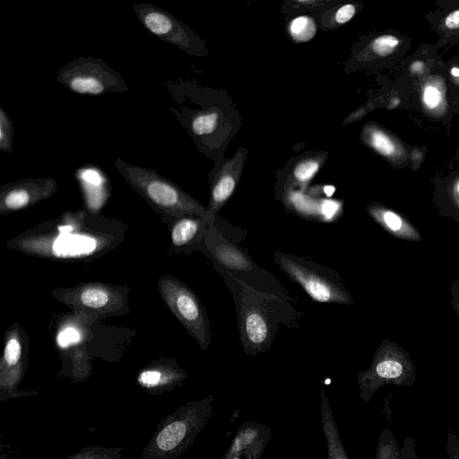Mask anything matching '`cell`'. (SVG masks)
<instances>
[{
	"label": "cell",
	"instance_id": "1",
	"mask_svg": "<svg viewBox=\"0 0 459 459\" xmlns=\"http://www.w3.org/2000/svg\"><path fill=\"white\" fill-rule=\"evenodd\" d=\"M115 168L126 181L152 205L176 217L197 216L213 224L207 207L185 193L178 186L152 169L133 165L117 158Z\"/></svg>",
	"mask_w": 459,
	"mask_h": 459
},
{
	"label": "cell",
	"instance_id": "2",
	"mask_svg": "<svg viewBox=\"0 0 459 459\" xmlns=\"http://www.w3.org/2000/svg\"><path fill=\"white\" fill-rule=\"evenodd\" d=\"M274 260L281 270L314 300L343 305L352 303L351 296L335 271L279 251L274 252Z\"/></svg>",
	"mask_w": 459,
	"mask_h": 459
},
{
	"label": "cell",
	"instance_id": "3",
	"mask_svg": "<svg viewBox=\"0 0 459 459\" xmlns=\"http://www.w3.org/2000/svg\"><path fill=\"white\" fill-rule=\"evenodd\" d=\"M56 81L71 91L82 95L125 92L128 86L123 77L98 57H78L57 73Z\"/></svg>",
	"mask_w": 459,
	"mask_h": 459
},
{
	"label": "cell",
	"instance_id": "4",
	"mask_svg": "<svg viewBox=\"0 0 459 459\" xmlns=\"http://www.w3.org/2000/svg\"><path fill=\"white\" fill-rule=\"evenodd\" d=\"M159 285L161 296L172 313L201 348L206 350L211 331L205 309L199 299L188 288L173 278H161Z\"/></svg>",
	"mask_w": 459,
	"mask_h": 459
},
{
	"label": "cell",
	"instance_id": "5",
	"mask_svg": "<svg viewBox=\"0 0 459 459\" xmlns=\"http://www.w3.org/2000/svg\"><path fill=\"white\" fill-rule=\"evenodd\" d=\"M269 297L256 296L255 299L247 290L242 291L239 335L242 347L248 356L267 350L273 340V310L267 303Z\"/></svg>",
	"mask_w": 459,
	"mask_h": 459
},
{
	"label": "cell",
	"instance_id": "6",
	"mask_svg": "<svg viewBox=\"0 0 459 459\" xmlns=\"http://www.w3.org/2000/svg\"><path fill=\"white\" fill-rule=\"evenodd\" d=\"M133 9L145 29L162 41L188 54L200 53L191 30L166 10L150 4H134Z\"/></svg>",
	"mask_w": 459,
	"mask_h": 459
},
{
	"label": "cell",
	"instance_id": "7",
	"mask_svg": "<svg viewBox=\"0 0 459 459\" xmlns=\"http://www.w3.org/2000/svg\"><path fill=\"white\" fill-rule=\"evenodd\" d=\"M271 437V429L265 424L243 422L221 459H260Z\"/></svg>",
	"mask_w": 459,
	"mask_h": 459
},
{
	"label": "cell",
	"instance_id": "8",
	"mask_svg": "<svg viewBox=\"0 0 459 459\" xmlns=\"http://www.w3.org/2000/svg\"><path fill=\"white\" fill-rule=\"evenodd\" d=\"M56 182L53 178H27L13 182L3 187L1 208L16 211L28 206L55 192Z\"/></svg>",
	"mask_w": 459,
	"mask_h": 459
},
{
	"label": "cell",
	"instance_id": "9",
	"mask_svg": "<svg viewBox=\"0 0 459 459\" xmlns=\"http://www.w3.org/2000/svg\"><path fill=\"white\" fill-rule=\"evenodd\" d=\"M246 153L245 149L239 148L231 159L225 161L214 178L209 206L207 207L213 221L218 212L235 191L242 172Z\"/></svg>",
	"mask_w": 459,
	"mask_h": 459
},
{
	"label": "cell",
	"instance_id": "10",
	"mask_svg": "<svg viewBox=\"0 0 459 459\" xmlns=\"http://www.w3.org/2000/svg\"><path fill=\"white\" fill-rule=\"evenodd\" d=\"M360 138L365 144L395 166L410 162V152L403 143L381 126L368 123L361 131Z\"/></svg>",
	"mask_w": 459,
	"mask_h": 459
},
{
	"label": "cell",
	"instance_id": "11",
	"mask_svg": "<svg viewBox=\"0 0 459 459\" xmlns=\"http://www.w3.org/2000/svg\"><path fill=\"white\" fill-rule=\"evenodd\" d=\"M287 204L291 210L303 217L333 221L340 212V204L335 200H316L302 191H290L287 195Z\"/></svg>",
	"mask_w": 459,
	"mask_h": 459
},
{
	"label": "cell",
	"instance_id": "12",
	"mask_svg": "<svg viewBox=\"0 0 459 459\" xmlns=\"http://www.w3.org/2000/svg\"><path fill=\"white\" fill-rule=\"evenodd\" d=\"M320 418L327 447L326 459H350L344 450L339 429L324 388L320 392Z\"/></svg>",
	"mask_w": 459,
	"mask_h": 459
},
{
	"label": "cell",
	"instance_id": "13",
	"mask_svg": "<svg viewBox=\"0 0 459 459\" xmlns=\"http://www.w3.org/2000/svg\"><path fill=\"white\" fill-rule=\"evenodd\" d=\"M212 254L227 269L248 271L254 268L252 260L245 252L221 238L213 244Z\"/></svg>",
	"mask_w": 459,
	"mask_h": 459
},
{
	"label": "cell",
	"instance_id": "14",
	"mask_svg": "<svg viewBox=\"0 0 459 459\" xmlns=\"http://www.w3.org/2000/svg\"><path fill=\"white\" fill-rule=\"evenodd\" d=\"M210 223L197 216L181 217L171 230V241L174 247H184L200 238Z\"/></svg>",
	"mask_w": 459,
	"mask_h": 459
},
{
	"label": "cell",
	"instance_id": "15",
	"mask_svg": "<svg viewBox=\"0 0 459 459\" xmlns=\"http://www.w3.org/2000/svg\"><path fill=\"white\" fill-rule=\"evenodd\" d=\"M420 100L424 108L431 114H441L446 108V92L443 82L429 78L421 87Z\"/></svg>",
	"mask_w": 459,
	"mask_h": 459
},
{
	"label": "cell",
	"instance_id": "16",
	"mask_svg": "<svg viewBox=\"0 0 459 459\" xmlns=\"http://www.w3.org/2000/svg\"><path fill=\"white\" fill-rule=\"evenodd\" d=\"M188 421L178 420L166 426L158 435L157 446L162 451H169L178 446L189 434Z\"/></svg>",
	"mask_w": 459,
	"mask_h": 459
},
{
	"label": "cell",
	"instance_id": "17",
	"mask_svg": "<svg viewBox=\"0 0 459 459\" xmlns=\"http://www.w3.org/2000/svg\"><path fill=\"white\" fill-rule=\"evenodd\" d=\"M79 303L86 307L100 309L107 307L111 300L108 290L100 287H86L78 294Z\"/></svg>",
	"mask_w": 459,
	"mask_h": 459
},
{
	"label": "cell",
	"instance_id": "18",
	"mask_svg": "<svg viewBox=\"0 0 459 459\" xmlns=\"http://www.w3.org/2000/svg\"><path fill=\"white\" fill-rule=\"evenodd\" d=\"M321 166L320 159L307 158L300 160L293 169V178L304 192L306 186L317 173Z\"/></svg>",
	"mask_w": 459,
	"mask_h": 459
},
{
	"label": "cell",
	"instance_id": "19",
	"mask_svg": "<svg viewBox=\"0 0 459 459\" xmlns=\"http://www.w3.org/2000/svg\"><path fill=\"white\" fill-rule=\"evenodd\" d=\"M316 31V24L308 16H299L290 22V36L298 42L310 40L315 36Z\"/></svg>",
	"mask_w": 459,
	"mask_h": 459
},
{
	"label": "cell",
	"instance_id": "20",
	"mask_svg": "<svg viewBox=\"0 0 459 459\" xmlns=\"http://www.w3.org/2000/svg\"><path fill=\"white\" fill-rule=\"evenodd\" d=\"M219 114L216 110L200 113L194 117L191 129L196 135L212 134L217 127Z\"/></svg>",
	"mask_w": 459,
	"mask_h": 459
},
{
	"label": "cell",
	"instance_id": "21",
	"mask_svg": "<svg viewBox=\"0 0 459 459\" xmlns=\"http://www.w3.org/2000/svg\"><path fill=\"white\" fill-rule=\"evenodd\" d=\"M13 147V126L5 110L0 107V150L10 153Z\"/></svg>",
	"mask_w": 459,
	"mask_h": 459
},
{
	"label": "cell",
	"instance_id": "22",
	"mask_svg": "<svg viewBox=\"0 0 459 459\" xmlns=\"http://www.w3.org/2000/svg\"><path fill=\"white\" fill-rule=\"evenodd\" d=\"M400 45V39L391 34L381 35L375 38L370 43L371 51L377 56L391 55Z\"/></svg>",
	"mask_w": 459,
	"mask_h": 459
},
{
	"label": "cell",
	"instance_id": "23",
	"mask_svg": "<svg viewBox=\"0 0 459 459\" xmlns=\"http://www.w3.org/2000/svg\"><path fill=\"white\" fill-rule=\"evenodd\" d=\"M371 212L378 221L384 222V224L392 231H398L402 229L403 221L394 212L374 209L371 210Z\"/></svg>",
	"mask_w": 459,
	"mask_h": 459
},
{
	"label": "cell",
	"instance_id": "24",
	"mask_svg": "<svg viewBox=\"0 0 459 459\" xmlns=\"http://www.w3.org/2000/svg\"><path fill=\"white\" fill-rule=\"evenodd\" d=\"M22 355V346L16 337H11L5 343L4 359L8 366H14L18 363Z\"/></svg>",
	"mask_w": 459,
	"mask_h": 459
},
{
	"label": "cell",
	"instance_id": "25",
	"mask_svg": "<svg viewBox=\"0 0 459 459\" xmlns=\"http://www.w3.org/2000/svg\"><path fill=\"white\" fill-rule=\"evenodd\" d=\"M79 340L80 333L73 327H66L62 329L56 336V342L61 348H65L74 344L78 342Z\"/></svg>",
	"mask_w": 459,
	"mask_h": 459
},
{
	"label": "cell",
	"instance_id": "26",
	"mask_svg": "<svg viewBox=\"0 0 459 459\" xmlns=\"http://www.w3.org/2000/svg\"><path fill=\"white\" fill-rule=\"evenodd\" d=\"M356 8L353 4H347L341 6L335 13V22L342 24L348 22L355 14Z\"/></svg>",
	"mask_w": 459,
	"mask_h": 459
},
{
	"label": "cell",
	"instance_id": "27",
	"mask_svg": "<svg viewBox=\"0 0 459 459\" xmlns=\"http://www.w3.org/2000/svg\"><path fill=\"white\" fill-rule=\"evenodd\" d=\"M161 379V374L155 370H146L139 376V382L146 386L157 385Z\"/></svg>",
	"mask_w": 459,
	"mask_h": 459
},
{
	"label": "cell",
	"instance_id": "28",
	"mask_svg": "<svg viewBox=\"0 0 459 459\" xmlns=\"http://www.w3.org/2000/svg\"><path fill=\"white\" fill-rule=\"evenodd\" d=\"M444 30L454 31L459 30V8L448 13L442 22Z\"/></svg>",
	"mask_w": 459,
	"mask_h": 459
},
{
	"label": "cell",
	"instance_id": "29",
	"mask_svg": "<svg viewBox=\"0 0 459 459\" xmlns=\"http://www.w3.org/2000/svg\"><path fill=\"white\" fill-rule=\"evenodd\" d=\"M423 152L418 149L410 152V163L413 169H418L423 160Z\"/></svg>",
	"mask_w": 459,
	"mask_h": 459
},
{
	"label": "cell",
	"instance_id": "30",
	"mask_svg": "<svg viewBox=\"0 0 459 459\" xmlns=\"http://www.w3.org/2000/svg\"><path fill=\"white\" fill-rule=\"evenodd\" d=\"M410 70L413 74H420L425 70V64L422 61H415L411 65Z\"/></svg>",
	"mask_w": 459,
	"mask_h": 459
},
{
	"label": "cell",
	"instance_id": "31",
	"mask_svg": "<svg viewBox=\"0 0 459 459\" xmlns=\"http://www.w3.org/2000/svg\"><path fill=\"white\" fill-rule=\"evenodd\" d=\"M455 193H456L457 197L459 199V178L455 182Z\"/></svg>",
	"mask_w": 459,
	"mask_h": 459
},
{
	"label": "cell",
	"instance_id": "32",
	"mask_svg": "<svg viewBox=\"0 0 459 459\" xmlns=\"http://www.w3.org/2000/svg\"><path fill=\"white\" fill-rule=\"evenodd\" d=\"M458 152H459V149H458ZM459 159V158H458Z\"/></svg>",
	"mask_w": 459,
	"mask_h": 459
}]
</instances>
